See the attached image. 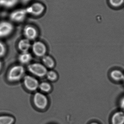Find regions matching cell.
<instances>
[{"label":"cell","mask_w":124,"mask_h":124,"mask_svg":"<svg viewBox=\"0 0 124 124\" xmlns=\"http://www.w3.org/2000/svg\"></svg>","instance_id":"603a6c76"},{"label":"cell","mask_w":124,"mask_h":124,"mask_svg":"<svg viewBox=\"0 0 124 124\" xmlns=\"http://www.w3.org/2000/svg\"><path fill=\"white\" fill-rule=\"evenodd\" d=\"M19 0H0V6L6 8H11L17 6Z\"/></svg>","instance_id":"7c38bea8"},{"label":"cell","mask_w":124,"mask_h":124,"mask_svg":"<svg viewBox=\"0 0 124 124\" xmlns=\"http://www.w3.org/2000/svg\"><path fill=\"white\" fill-rule=\"evenodd\" d=\"M21 1L22 2H23L24 3H27L28 2H30V1L31 0H21Z\"/></svg>","instance_id":"ffe728a7"},{"label":"cell","mask_w":124,"mask_h":124,"mask_svg":"<svg viewBox=\"0 0 124 124\" xmlns=\"http://www.w3.org/2000/svg\"><path fill=\"white\" fill-rule=\"evenodd\" d=\"M28 70L29 72L36 76L42 77L46 76L47 72L46 67L41 63H34L28 65Z\"/></svg>","instance_id":"7a4b0ae2"},{"label":"cell","mask_w":124,"mask_h":124,"mask_svg":"<svg viewBox=\"0 0 124 124\" xmlns=\"http://www.w3.org/2000/svg\"><path fill=\"white\" fill-rule=\"evenodd\" d=\"M32 59L31 54L29 52H22L18 57L19 61L23 64H27L30 62Z\"/></svg>","instance_id":"4fadbf2b"},{"label":"cell","mask_w":124,"mask_h":124,"mask_svg":"<svg viewBox=\"0 0 124 124\" xmlns=\"http://www.w3.org/2000/svg\"><path fill=\"white\" fill-rule=\"evenodd\" d=\"M33 102L36 108L43 110L47 107L49 101L46 95L41 93L37 92L33 96Z\"/></svg>","instance_id":"277c9868"},{"label":"cell","mask_w":124,"mask_h":124,"mask_svg":"<svg viewBox=\"0 0 124 124\" xmlns=\"http://www.w3.org/2000/svg\"><path fill=\"white\" fill-rule=\"evenodd\" d=\"M1 67H2V63H1V62L0 60V70L1 69Z\"/></svg>","instance_id":"44dd1931"},{"label":"cell","mask_w":124,"mask_h":124,"mask_svg":"<svg viewBox=\"0 0 124 124\" xmlns=\"http://www.w3.org/2000/svg\"><path fill=\"white\" fill-rule=\"evenodd\" d=\"M31 47V44L30 40L26 39H22L18 43V48L22 52L28 51Z\"/></svg>","instance_id":"30bf717a"},{"label":"cell","mask_w":124,"mask_h":124,"mask_svg":"<svg viewBox=\"0 0 124 124\" xmlns=\"http://www.w3.org/2000/svg\"><path fill=\"white\" fill-rule=\"evenodd\" d=\"M32 50L33 54L38 57L45 56L47 48L45 44L41 41H36L32 45Z\"/></svg>","instance_id":"ba28073f"},{"label":"cell","mask_w":124,"mask_h":124,"mask_svg":"<svg viewBox=\"0 0 124 124\" xmlns=\"http://www.w3.org/2000/svg\"><path fill=\"white\" fill-rule=\"evenodd\" d=\"M14 27L13 24L7 21L0 22V38L8 36L13 32Z\"/></svg>","instance_id":"8992f818"},{"label":"cell","mask_w":124,"mask_h":124,"mask_svg":"<svg viewBox=\"0 0 124 124\" xmlns=\"http://www.w3.org/2000/svg\"><path fill=\"white\" fill-rule=\"evenodd\" d=\"M23 83L25 88L30 91H35L38 88L39 85L37 79L29 75L24 77Z\"/></svg>","instance_id":"52a82bcc"},{"label":"cell","mask_w":124,"mask_h":124,"mask_svg":"<svg viewBox=\"0 0 124 124\" xmlns=\"http://www.w3.org/2000/svg\"><path fill=\"white\" fill-rule=\"evenodd\" d=\"M25 68L22 65H16L11 68L7 75L8 81L10 82H16L19 81L24 76L25 74Z\"/></svg>","instance_id":"6da1fadb"},{"label":"cell","mask_w":124,"mask_h":124,"mask_svg":"<svg viewBox=\"0 0 124 124\" xmlns=\"http://www.w3.org/2000/svg\"><path fill=\"white\" fill-rule=\"evenodd\" d=\"M42 62L46 67L49 68H53L55 65V62L51 57L49 56L45 55L42 57Z\"/></svg>","instance_id":"5bb4252c"},{"label":"cell","mask_w":124,"mask_h":124,"mask_svg":"<svg viewBox=\"0 0 124 124\" xmlns=\"http://www.w3.org/2000/svg\"><path fill=\"white\" fill-rule=\"evenodd\" d=\"M112 124H124V113L119 111L114 114L111 119Z\"/></svg>","instance_id":"8fae6325"},{"label":"cell","mask_w":124,"mask_h":124,"mask_svg":"<svg viewBox=\"0 0 124 124\" xmlns=\"http://www.w3.org/2000/svg\"><path fill=\"white\" fill-rule=\"evenodd\" d=\"M39 87L41 91L45 92H48L51 89L50 85L47 82H41L39 84Z\"/></svg>","instance_id":"2e32d148"},{"label":"cell","mask_w":124,"mask_h":124,"mask_svg":"<svg viewBox=\"0 0 124 124\" xmlns=\"http://www.w3.org/2000/svg\"><path fill=\"white\" fill-rule=\"evenodd\" d=\"M25 8L28 15L34 16H41L43 14L45 9L44 5L39 2L33 3Z\"/></svg>","instance_id":"5b68a950"},{"label":"cell","mask_w":124,"mask_h":124,"mask_svg":"<svg viewBox=\"0 0 124 124\" xmlns=\"http://www.w3.org/2000/svg\"><path fill=\"white\" fill-rule=\"evenodd\" d=\"M28 15L26 8H20L12 12L9 17L10 20L12 22L19 23L25 21Z\"/></svg>","instance_id":"3957f363"},{"label":"cell","mask_w":124,"mask_h":124,"mask_svg":"<svg viewBox=\"0 0 124 124\" xmlns=\"http://www.w3.org/2000/svg\"><path fill=\"white\" fill-rule=\"evenodd\" d=\"M111 5L114 7H118L121 6L124 2V0H109Z\"/></svg>","instance_id":"ac0fdd59"},{"label":"cell","mask_w":124,"mask_h":124,"mask_svg":"<svg viewBox=\"0 0 124 124\" xmlns=\"http://www.w3.org/2000/svg\"><path fill=\"white\" fill-rule=\"evenodd\" d=\"M47 79L50 81H54L57 78V74L56 72L52 70L47 71L46 75Z\"/></svg>","instance_id":"e0dca14e"},{"label":"cell","mask_w":124,"mask_h":124,"mask_svg":"<svg viewBox=\"0 0 124 124\" xmlns=\"http://www.w3.org/2000/svg\"><path fill=\"white\" fill-rule=\"evenodd\" d=\"M23 33L26 39L33 40L35 39L38 35V31L32 25H27L24 27Z\"/></svg>","instance_id":"9c48e42d"},{"label":"cell","mask_w":124,"mask_h":124,"mask_svg":"<svg viewBox=\"0 0 124 124\" xmlns=\"http://www.w3.org/2000/svg\"><path fill=\"white\" fill-rule=\"evenodd\" d=\"M14 122V118L11 116H0V124H13Z\"/></svg>","instance_id":"9a60e30c"},{"label":"cell","mask_w":124,"mask_h":124,"mask_svg":"<svg viewBox=\"0 0 124 124\" xmlns=\"http://www.w3.org/2000/svg\"><path fill=\"white\" fill-rule=\"evenodd\" d=\"M97 124V123H92V124Z\"/></svg>","instance_id":"7402d4cb"},{"label":"cell","mask_w":124,"mask_h":124,"mask_svg":"<svg viewBox=\"0 0 124 124\" xmlns=\"http://www.w3.org/2000/svg\"><path fill=\"white\" fill-rule=\"evenodd\" d=\"M6 52L5 45L2 42L0 41V57H2L4 55Z\"/></svg>","instance_id":"d6986e66"}]
</instances>
